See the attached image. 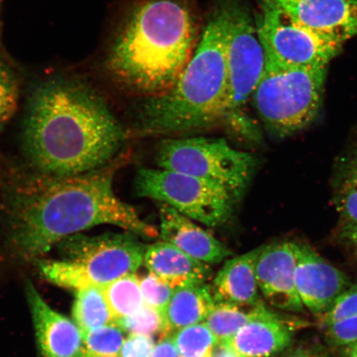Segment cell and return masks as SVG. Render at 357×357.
I'll return each mask as SVG.
<instances>
[{
	"mask_svg": "<svg viewBox=\"0 0 357 357\" xmlns=\"http://www.w3.org/2000/svg\"><path fill=\"white\" fill-rule=\"evenodd\" d=\"M172 337L181 357L212 356L218 344L217 339L204 323L178 330Z\"/></svg>",
	"mask_w": 357,
	"mask_h": 357,
	"instance_id": "24",
	"label": "cell"
},
{
	"mask_svg": "<svg viewBox=\"0 0 357 357\" xmlns=\"http://www.w3.org/2000/svg\"><path fill=\"white\" fill-rule=\"evenodd\" d=\"M298 24L344 44L357 35V0H267Z\"/></svg>",
	"mask_w": 357,
	"mask_h": 357,
	"instance_id": "12",
	"label": "cell"
},
{
	"mask_svg": "<svg viewBox=\"0 0 357 357\" xmlns=\"http://www.w3.org/2000/svg\"><path fill=\"white\" fill-rule=\"evenodd\" d=\"M357 314V284L351 285L334 301L325 314L320 317L324 328L339 321Z\"/></svg>",
	"mask_w": 357,
	"mask_h": 357,
	"instance_id": "29",
	"label": "cell"
},
{
	"mask_svg": "<svg viewBox=\"0 0 357 357\" xmlns=\"http://www.w3.org/2000/svg\"><path fill=\"white\" fill-rule=\"evenodd\" d=\"M333 200L342 225L357 222V147L338 160L333 181Z\"/></svg>",
	"mask_w": 357,
	"mask_h": 357,
	"instance_id": "21",
	"label": "cell"
},
{
	"mask_svg": "<svg viewBox=\"0 0 357 357\" xmlns=\"http://www.w3.org/2000/svg\"><path fill=\"white\" fill-rule=\"evenodd\" d=\"M138 238L128 231L70 236L57 244L59 260L39 261V269L45 278L61 287H105L142 265L146 245Z\"/></svg>",
	"mask_w": 357,
	"mask_h": 357,
	"instance_id": "5",
	"label": "cell"
},
{
	"mask_svg": "<svg viewBox=\"0 0 357 357\" xmlns=\"http://www.w3.org/2000/svg\"><path fill=\"white\" fill-rule=\"evenodd\" d=\"M214 303L211 288L206 284L174 289L163 312L165 328L162 339L181 328L203 323Z\"/></svg>",
	"mask_w": 357,
	"mask_h": 357,
	"instance_id": "19",
	"label": "cell"
},
{
	"mask_svg": "<svg viewBox=\"0 0 357 357\" xmlns=\"http://www.w3.org/2000/svg\"><path fill=\"white\" fill-rule=\"evenodd\" d=\"M229 17V0H222L175 84L162 95L146 98L137 116L141 132H187L225 119Z\"/></svg>",
	"mask_w": 357,
	"mask_h": 357,
	"instance_id": "4",
	"label": "cell"
},
{
	"mask_svg": "<svg viewBox=\"0 0 357 357\" xmlns=\"http://www.w3.org/2000/svg\"><path fill=\"white\" fill-rule=\"evenodd\" d=\"M347 357H357V342H356L355 344L350 346V351Z\"/></svg>",
	"mask_w": 357,
	"mask_h": 357,
	"instance_id": "36",
	"label": "cell"
},
{
	"mask_svg": "<svg viewBox=\"0 0 357 357\" xmlns=\"http://www.w3.org/2000/svg\"><path fill=\"white\" fill-rule=\"evenodd\" d=\"M102 290L114 320L132 315L145 305L139 278L134 273L114 280Z\"/></svg>",
	"mask_w": 357,
	"mask_h": 357,
	"instance_id": "23",
	"label": "cell"
},
{
	"mask_svg": "<svg viewBox=\"0 0 357 357\" xmlns=\"http://www.w3.org/2000/svg\"><path fill=\"white\" fill-rule=\"evenodd\" d=\"M159 216L160 238L187 255L206 264H218L231 256L220 241L176 209L160 203Z\"/></svg>",
	"mask_w": 357,
	"mask_h": 357,
	"instance_id": "15",
	"label": "cell"
},
{
	"mask_svg": "<svg viewBox=\"0 0 357 357\" xmlns=\"http://www.w3.org/2000/svg\"><path fill=\"white\" fill-rule=\"evenodd\" d=\"M125 333L114 322L83 333L84 354L91 357H119Z\"/></svg>",
	"mask_w": 357,
	"mask_h": 357,
	"instance_id": "25",
	"label": "cell"
},
{
	"mask_svg": "<svg viewBox=\"0 0 357 357\" xmlns=\"http://www.w3.org/2000/svg\"><path fill=\"white\" fill-rule=\"evenodd\" d=\"M20 79L16 70L0 57V134L17 108Z\"/></svg>",
	"mask_w": 357,
	"mask_h": 357,
	"instance_id": "26",
	"label": "cell"
},
{
	"mask_svg": "<svg viewBox=\"0 0 357 357\" xmlns=\"http://www.w3.org/2000/svg\"><path fill=\"white\" fill-rule=\"evenodd\" d=\"M261 247L227 260L214 278V302L252 305L260 302L256 263Z\"/></svg>",
	"mask_w": 357,
	"mask_h": 357,
	"instance_id": "18",
	"label": "cell"
},
{
	"mask_svg": "<svg viewBox=\"0 0 357 357\" xmlns=\"http://www.w3.org/2000/svg\"><path fill=\"white\" fill-rule=\"evenodd\" d=\"M339 236L348 243L357 242V222L344 223L339 229Z\"/></svg>",
	"mask_w": 357,
	"mask_h": 357,
	"instance_id": "34",
	"label": "cell"
},
{
	"mask_svg": "<svg viewBox=\"0 0 357 357\" xmlns=\"http://www.w3.org/2000/svg\"><path fill=\"white\" fill-rule=\"evenodd\" d=\"M350 245H351L352 248H354L355 255L357 258V242L351 243H350Z\"/></svg>",
	"mask_w": 357,
	"mask_h": 357,
	"instance_id": "37",
	"label": "cell"
},
{
	"mask_svg": "<svg viewBox=\"0 0 357 357\" xmlns=\"http://www.w3.org/2000/svg\"><path fill=\"white\" fill-rule=\"evenodd\" d=\"M326 337L335 347L351 346L357 342V314L326 328Z\"/></svg>",
	"mask_w": 357,
	"mask_h": 357,
	"instance_id": "30",
	"label": "cell"
},
{
	"mask_svg": "<svg viewBox=\"0 0 357 357\" xmlns=\"http://www.w3.org/2000/svg\"><path fill=\"white\" fill-rule=\"evenodd\" d=\"M114 323L125 333L145 335L153 337L160 333L162 337L165 322L162 312L149 306L144 305L135 314L114 320Z\"/></svg>",
	"mask_w": 357,
	"mask_h": 357,
	"instance_id": "27",
	"label": "cell"
},
{
	"mask_svg": "<svg viewBox=\"0 0 357 357\" xmlns=\"http://www.w3.org/2000/svg\"><path fill=\"white\" fill-rule=\"evenodd\" d=\"M266 66L264 49L256 22L243 4L229 0L227 38V93L225 119L233 124L243 117Z\"/></svg>",
	"mask_w": 357,
	"mask_h": 357,
	"instance_id": "10",
	"label": "cell"
},
{
	"mask_svg": "<svg viewBox=\"0 0 357 357\" xmlns=\"http://www.w3.org/2000/svg\"><path fill=\"white\" fill-rule=\"evenodd\" d=\"M296 287L305 310L324 315L337 298L351 287L349 279L309 245L298 244Z\"/></svg>",
	"mask_w": 357,
	"mask_h": 357,
	"instance_id": "13",
	"label": "cell"
},
{
	"mask_svg": "<svg viewBox=\"0 0 357 357\" xmlns=\"http://www.w3.org/2000/svg\"><path fill=\"white\" fill-rule=\"evenodd\" d=\"M298 243L281 242L261 247L256 263L259 290L271 306L290 312H302L305 306L298 296L296 270Z\"/></svg>",
	"mask_w": 357,
	"mask_h": 357,
	"instance_id": "11",
	"label": "cell"
},
{
	"mask_svg": "<svg viewBox=\"0 0 357 357\" xmlns=\"http://www.w3.org/2000/svg\"><path fill=\"white\" fill-rule=\"evenodd\" d=\"M284 357H333L323 347L317 345L301 346L294 348Z\"/></svg>",
	"mask_w": 357,
	"mask_h": 357,
	"instance_id": "33",
	"label": "cell"
},
{
	"mask_svg": "<svg viewBox=\"0 0 357 357\" xmlns=\"http://www.w3.org/2000/svg\"><path fill=\"white\" fill-rule=\"evenodd\" d=\"M154 347L153 337L129 334L125 338L119 357H150Z\"/></svg>",
	"mask_w": 357,
	"mask_h": 357,
	"instance_id": "31",
	"label": "cell"
},
{
	"mask_svg": "<svg viewBox=\"0 0 357 357\" xmlns=\"http://www.w3.org/2000/svg\"><path fill=\"white\" fill-rule=\"evenodd\" d=\"M144 263L150 273L174 289L206 284L213 274L206 263L196 260L164 241L146 247Z\"/></svg>",
	"mask_w": 357,
	"mask_h": 357,
	"instance_id": "17",
	"label": "cell"
},
{
	"mask_svg": "<svg viewBox=\"0 0 357 357\" xmlns=\"http://www.w3.org/2000/svg\"><path fill=\"white\" fill-rule=\"evenodd\" d=\"M213 357H238L225 343H218L213 351Z\"/></svg>",
	"mask_w": 357,
	"mask_h": 357,
	"instance_id": "35",
	"label": "cell"
},
{
	"mask_svg": "<svg viewBox=\"0 0 357 357\" xmlns=\"http://www.w3.org/2000/svg\"><path fill=\"white\" fill-rule=\"evenodd\" d=\"M196 26L190 0H141L114 35L105 59L106 73L146 98L162 95L193 55Z\"/></svg>",
	"mask_w": 357,
	"mask_h": 357,
	"instance_id": "3",
	"label": "cell"
},
{
	"mask_svg": "<svg viewBox=\"0 0 357 357\" xmlns=\"http://www.w3.org/2000/svg\"><path fill=\"white\" fill-rule=\"evenodd\" d=\"M43 357H84L83 333L77 324L44 301L32 284L26 288Z\"/></svg>",
	"mask_w": 357,
	"mask_h": 357,
	"instance_id": "14",
	"label": "cell"
},
{
	"mask_svg": "<svg viewBox=\"0 0 357 357\" xmlns=\"http://www.w3.org/2000/svg\"><path fill=\"white\" fill-rule=\"evenodd\" d=\"M205 357H213V356H205Z\"/></svg>",
	"mask_w": 357,
	"mask_h": 357,
	"instance_id": "39",
	"label": "cell"
},
{
	"mask_svg": "<svg viewBox=\"0 0 357 357\" xmlns=\"http://www.w3.org/2000/svg\"><path fill=\"white\" fill-rule=\"evenodd\" d=\"M139 281L144 305L163 314L171 300L174 289L151 273L139 278Z\"/></svg>",
	"mask_w": 357,
	"mask_h": 357,
	"instance_id": "28",
	"label": "cell"
},
{
	"mask_svg": "<svg viewBox=\"0 0 357 357\" xmlns=\"http://www.w3.org/2000/svg\"><path fill=\"white\" fill-rule=\"evenodd\" d=\"M125 141L106 102L82 80L53 77L31 93L22 147L39 172L75 176L105 167Z\"/></svg>",
	"mask_w": 357,
	"mask_h": 357,
	"instance_id": "2",
	"label": "cell"
},
{
	"mask_svg": "<svg viewBox=\"0 0 357 357\" xmlns=\"http://www.w3.org/2000/svg\"><path fill=\"white\" fill-rule=\"evenodd\" d=\"M328 67L296 68L266 61L252 95L268 133L284 139L305 130L320 112Z\"/></svg>",
	"mask_w": 357,
	"mask_h": 357,
	"instance_id": "6",
	"label": "cell"
},
{
	"mask_svg": "<svg viewBox=\"0 0 357 357\" xmlns=\"http://www.w3.org/2000/svg\"><path fill=\"white\" fill-rule=\"evenodd\" d=\"M77 291L73 318L82 333L114 322L102 287H88Z\"/></svg>",
	"mask_w": 357,
	"mask_h": 357,
	"instance_id": "22",
	"label": "cell"
},
{
	"mask_svg": "<svg viewBox=\"0 0 357 357\" xmlns=\"http://www.w3.org/2000/svg\"><path fill=\"white\" fill-rule=\"evenodd\" d=\"M84 357H91V356H86H86H84Z\"/></svg>",
	"mask_w": 357,
	"mask_h": 357,
	"instance_id": "38",
	"label": "cell"
},
{
	"mask_svg": "<svg viewBox=\"0 0 357 357\" xmlns=\"http://www.w3.org/2000/svg\"><path fill=\"white\" fill-rule=\"evenodd\" d=\"M294 330L271 310L257 317L225 343L238 357H271L287 349Z\"/></svg>",
	"mask_w": 357,
	"mask_h": 357,
	"instance_id": "16",
	"label": "cell"
},
{
	"mask_svg": "<svg viewBox=\"0 0 357 357\" xmlns=\"http://www.w3.org/2000/svg\"><path fill=\"white\" fill-rule=\"evenodd\" d=\"M114 172L102 167L75 176L36 174L8 190L4 203L8 243L17 257L32 260L91 227L109 225L155 238L159 231L115 195Z\"/></svg>",
	"mask_w": 357,
	"mask_h": 357,
	"instance_id": "1",
	"label": "cell"
},
{
	"mask_svg": "<svg viewBox=\"0 0 357 357\" xmlns=\"http://www.w3.org/2000/svg\"><path fill=\"white\" fill-rule=\"evenodd\" d=\"M134 185L139 197L158 200L208 227L229 220L236 202L215 183L167 169L141 167Z\"/></svg>",
	"mask_w": 357,
	"mask_h": 357,
	"instance_id": "8",
	"label": "cell"
},
{
	"mask_svg": "<svg viewBox=\"0 0 357 357\" xmlns=\"http://www.w3.org/2000/svg\"><path fill=\"white\" fill-rule=\"evenodd\" d=\"M256 26L266 60L280 66L328 67L343 47L298 24L267 0H261Z\"/></svg>",
	"mask_w": 357,
	"mask_h": 357,
	"instance_id": "9",
	"label": "cell"
},
{
	"mask_svg": "<svg viewBox=\"0 0 357 357\" xmlns=\"http://www.w3.org/2000/svg\"><path fill=\"white\" fill-rule=\"evenodd\" d=\"M156 164L159 168L215 183L238 201L251 181L257 160L234 149L223 138L198 137L163 141Z\"/></svg>",
	"mask_w": 357,
	"mask_h": 357,
	"instance_id": "7",
	"label": "cell"
},
{
	"mask_svg": "<svg viewBox=\"0 0 357 357\" xmlns=\"http://www.w3.org/2000/svg\"><path fill=\"white\" fill-rule=\"evenodd\" d=\"M268 310L261 301L252 305L214 303L203 323L207 325L218 343L226 342L243 326Z\"/></svg>",
	"mask_w": 357,
	"mask_h": 357,
	"instance_id": "20",
	"label": "cell"
},
{
	"mask_svg": "<svg viewBox=\"0 0 357 357\" xmlns=\"http://www.w3.org/2000/svg\"><path fill=\"white\" fill-rule=\"evenodd\" d=\"M150 357H181L172 336L164 337L155 344Z\"/></svg>",
	"mask_w": 357,
	"mask_h": 357,
	"instance_id": "32",
	"label": "cell"
}]
</instances>
